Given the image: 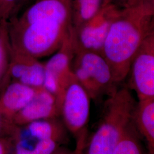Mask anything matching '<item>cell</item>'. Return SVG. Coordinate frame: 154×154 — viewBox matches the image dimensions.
<instances>
[{"label": "cell", "mask_w": 154, "mask_h": 154, "mask_svg": "<svg viewBox=\"0 0 154 154\" xmlns=\"http://www.w3.org/2000/svg\"><path fill=\"white\" fill-rule=\"evenodd\" d=\"M58 116L60 113L55 97L41 87L36 88L33 99L12 118L11 123L13 126H22Z\"/></svg>", "instance_id": "9"}, {"label": "cell", "mask_w": 154, "mask_h": 154, "mask_svg": "<svg viewBox=\"0 0 154 154\" xmlns=\"http://www.w3.org/2000/svg\"><path fill=\"white\" fill-rule=\"evenodd\" d=\"M71 25L52 20H41L25 25L9 24L12 49L36 59L53 54L60 48Z\"/></svg>", "instance_id": "3"}, {"label": "cell", "mask_w": 154, "mask_h": 154, "mask_svg": "<svg viewBox=\"0 0 154 154\" xmlns=\"http://www.w3.org/2000/svg\"><path fill=\"white\" fill-rule=\"evenodd\" d=\"M72 0H38L16 22L28 24L41 20H52L72 25Z\"/></svg>", "instance_id": "11"}, {"label": "cell", "mask_w": 154, "mask_h": 154, "mask_svg": "<svg viewBox=\"0 0 154 154\" xmlns=\"http://www.w3.org/2000/svg\"><path fill=\"white\" fill-rule=\"evenodd\" d=\"M103 5V0H72V27L76 29L88 22L100 11Z\"/></svg>", "instance_id": "16"}, {"label": "cell", "mask_w": 154, "mask_h": 154, "mask_svg": "<svg viewBox=\"0 0 154 154\" xmlns=\"http://www.w3.org/2000/svg\"><path fill=\"white\" fill-rule=\"evenodd\" d=\"M128 88L138 100L154 98V31L143 40L132 59L128 76Z\"/></svg>", "instance_id": "7"}, {"label": "cell", "mask_w": 154, "mask_h": 154, "mask_svg": "<svg viewBox=\"0 0 154 154\" xmlns=\"http://www.w3.org/2000/svg\"><path fill=\"white\" fill-rule=\"evenodd\" d=\"M90 98L74 74L57 99L65 126L77 135L86 127L90 114Z\"/></svg>", "instance_id": "5"}, {"label": "cell", "mask_w": 154, "mask_h": 154, "mask_svg": "<svg viewBox=\"0 0 154 154\" xmlns=\"http://www.w3.org/2000/svg\"><path fill=\"white\" fill-rule=\"evenodd\" d=\"M11 122L9 121L0 112V137L5 133H11L13 127Z\"/></svg>", "instance_id": "21"}, {"label": "cell", "mask_w": 154, "mask_h": 154, "mask_svg": "<svg viewBox=\"0 0 154 154\" xmlns=\"http://www.w3.org/2000/svg\"><path fill=\"white\" fill-rule=\"evenodd\" d=\"M112 154H144L139 133L132 120L127 127Z\"/></svg>", "instance_id": "17"}, {"label": "cell", "mask_w": 154, "mask_h": 154, "mask_svg": "<svg viewBox=\"0 0 154 154\" xmlns=\"http://www.w3.org/2000/svg\"><path fill=\"white\" fill-rule=\"evenodd\" d=\"M17 0H0V22L6 21L10 10Z\"/></svg>", "instance_id": "20"}, {"label": "cell", "mask_w": 154, "mask_h": 154, "mask_svg": "<svg viewBox=\"0 0 154 154\" xmlns=\"http://www.w3.org/2000/svg\"><path fill=\"white\" fill-rule=\"evenodd\" d=\"M74 29H68L60 48L44 63L45 80L43 87L56 98L61 93L64 85L74 75L72 62L75 55Z\"/></svg>", "instance_id": "6"}, {"label": "cell", "mask_w": 154, "mask_h": 154, "mask_svg": "<svg viewBox=\"0 0 154 154\" xmlns=\"http://www.w3.org/2000/svg\"><path fill=\"white\" fill-rule=\"evenodd\" d=\"M132 122L138 133L145 139L149 154H154V98L139 100Z\"/></svg>", "instance_id": "13"}, {"label": "cell", "mask_w": 154, "mask_h": 154, "mask_svg": "<svg viewBox=\"0 0 154 154\" xmlns=\"http://www.w3.org/2000/svg\"><path fill=\"white\" fill-rule=\"evenodd\" d=\"M51 154H73V151H70L67 149L58 148Z\"/></svg>", "instance_id": "25"}, {"label": "cell", "mask_w": 154, "mask_h": 154, "mask_svg": "<svg viewBox=\"0 0 154 154\" xmlns=\"http://www.w3.org/2000/svg\"><path fill=\"white\" fill-rule=\"evenodd\" d=\"M140 0H127V1L126 7L135 5L138 4Z\"/></svg>", "instance_id": "26"}, {"label": "cell", "mask_w": 154, "mask_h": 154, "mask_svg": "<svg viewBox=\"0 0 154 154\" xmlns=\"http://www.w3.org/2000/svg\"><path fill=\"white\" fill-rule=\"evenodd\" d=\"M57 118L42 119L22 125L29 134L42 140H54L58 142L65 137V129Z\"/></svg>", "instance_id": "15"}, {"label": "cell", "mask_w": 154, "mask_h": 154, "mask_svg": "<svg viewBox=\"0 0 154 154\" xmlns=\"http://www.w3.org/2000/svg\"><path fill=\"white\" fill-rule=\"evenodd\" d=\"M72 69L90 99L97 100L104 94L109 96L118 88L110 66L100 54L75 48Z\"/></svg>", "instance_id": "4"}, {"label": "cell", "mask_w": 154, "mask_h": 154, "mask_svg": "<svg viewBox=\"0 0 154 154\" xmlns=\"http://www.w3.org/2000/svg\"><path fill=\"white\" fill-rule=\"evenodd\" d=\"M0 154H9V145L5 140L0 139Z\"/></svg>", "instance_id": "23"}, {"label": "cell", "mask_w": 154, "mask_h": 154, "mask_svg": "<svg viewBox=\"0 0 154 154\" xmlns=\"http://www.w3.org/2000/svg\"><path fill=\"white\" fill-rule=\"evenodd\" d=\"M35 93L36 88L19 82L10 83L0 94V112L11 123L12 118L33 99Z\"/></svg>", "instance_id": "12"}, {"label": "cell", "mask_w": 154, "mask_h": 154, "mask_svg": "<svg viewBox=\"0 0 154 154\" xmlns=\"http://www.w3.org/2000/svg\"><path fill=\"white\" fill-rule=\"evenodd\" d=\"M12 77L14 81L33 88L43 87L45 80L44 63L32 56L12 49L6 78Z\"/></svg>", "instance_id": "10"}, {"label": "cell", "mask_w": 154, "mask_h": 154, "mask_svg": "<svg viewBox=\"0 0 154 154\" xmlns=\"http://www.w3.org/2000/svg\"><path fill=\"white\" fill-rule=\"evenodd\" d=\"M127 0H103V4H113L119 7V5H121V8L126 7Z\"/></svg>", "instance_id": "24"}, {"label": "cell", "mask_w": 154, "mask_h": 154, "mask_svg": "<svg viewBox=\"0 0 154 154\" xmlns=\"http://www.w3.org/2000/svg\"><path fill=\"white\" fill-rule=\"evenodd\" d=\"M11 57V44L9 23L7 21H3L0 22V82L5 79Z\"/></svg>", "instance_id": "18"}, {"label": "cell", "mask_w": 154, "mask_h": 154, "mask_svg": "<svg viewBox=\"0 0 154 154\" xmlns=\"http://www.w3.org/2000/svg\"><path fill=\"white\" fill-rule=\"evenodd\" d=\"M88 130L86 127L77 135V143L73 154H83L85 146L87 142Z\"/></svg>", "instance_id": "19"}, {"label": "cell", "mask_w": 154, "mask_h": 154, "mask_svg": "<svg viewBox=\"0 0 154 154\" xmlns=\"http://www.w3.org/2000/svg\"><path fill=\"white\" fill-rule=\"evenodd\" d=\"M129 88L116 90L105 102L97 130L86 144L83 154H112L132 121L137 105Z\"/></svg>", "instance_id": "2"}, {"label": "cell", "mask_w": 154, "mask_h": 154, "mask_svg": "<svg viewBox=\"0 0 154 154\" xmlns=\"http://www.w3.org/2000/svg\"><path fill=\"white\" fill-rule=\"evenodd\" d=\"M11 134L14 141V154H51L58 148L60 142L35 138L21 126L13 127Z\"/></svg>", "instance_id": "14"}, {"label": "cell", "mask_w": 154, "mask_h": 154, "mask_svg": "<svg viewBox=\"0 0 154 154\" xmlns=\"http://www.w3.org/2000/svg\"><path fill=\"white\" fill-rule=\"evenodd\" d=\"M139 2L148 11L154 13V0H140Z\"/></svg>", "instance_id": "22"}, {"label": "cell", "mask_w": 154, "mask_h": 154, "mask_svg": "<svg viewBox=\"0 0 154 154\" xmlns=\"http://www.w3.org/2000/svg\"><path fill=\"white\" fill-rule=\"evenodd\" d=\"M154 14L140 3L122 8L105 39L102 55L116 85L127 77L132 59L143 40L154 31Z\"/></svg>", "instance_id": "1"}, {"label": "cell", "mask_w": 154, "mask_h": 154, "mask_svg": "<svg viewBox=\"0 0 154 154\" xmlns=\"http://www.w3.org/2000/svg\"><path fill=\"white\" fill-rule=\"evenodd\" d=\"M121 8L113 4H103L100 11L91 20L76 29H73L75 49L102 55L106 38Z\"/></svg>", "instance_id": "8"}]
</instances>
